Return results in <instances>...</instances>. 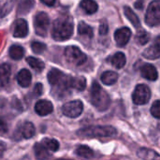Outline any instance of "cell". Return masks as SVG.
<instances>
[{
    "instance_id": "cell-9",
    "label": "cell",
    "mask_w": 160,
    "mask_h": 160,
    "mask_svg": "<svg viewBox=\"0 0 160 160\" xmlns=\"http://www.w3.org/2000/svg\"><path fill=\"white\" fill-rule=\"evenodd\" d=\"M82 110H83V105H82V102L80 100L68 102L62 108V112L64 115L70 117V118H76L80 116L81 113L82 112Z\"/></svg>"
},
{
    "instance_id": "cell-34",
    "label": "cell",
    "mask_w": 160,
    "mask_h": 160,
    "mask_svg": "<svg viewBox=\"0 0 160 160\" xmlns=\"http://www.w3.org/2000/svg\"><path fill=\"white\" fill-rule=\"evenodd\" d=\"M31 47H32V50L35 53H41L46 49V46L41 42H33Z\"/></svg>"
},
{
    "instance_id": "cell-38",
    "label": "cell",
    "mask_w": 160,
    "mask_h": 160,
    "mask_svg": "<svg viewBox=\"0 0 160 160\" xmlns=\"http://www.w3.org/2000/svg\"><path fill=\"white\" fill-rule=\"evenodd\" d=\"M135 7H136V8L142 9L143 8V0H137L135 2Z\"/></svg>"
},
{
    "instance_id": "cell-25",
    "label": "cell",
    "mask_w": 160,
    "mask_h": 160,
    "mask_svg": "<svg viewBox=\"0 0 160 160\" xmlns=\"http://www.w3.org/2000/svg\"><path fill=\"white\" fill-rule=\"evenodd\" d=\"M15 0H0V17L6 16L14 6Z\"/></svg>"
},
{
    "instance_id": "cell-29",
    "label": "cell",
    "mask_w": 160,
    "mask_h": 160,
    "mask_svg": "<svg viewBox=\"0 0 160 160\" xmlns=\"http://www.w3.org/2000/svg\"><path fill=\"white\" fill-rule=\"evenodd\" d=\"M76 154L83 158H92L94 157V151L85 145H81L76 149Z\"/></svg>"
},
{
    "instance_id": "cell-23",
    "label": "cell",
    "mask_w": 160,
    "mask_h": 160,
    "mask_svg": "<svg viewBox=\"0 0 160 160\" xmlns=\"http://www.w3.org/2000/svg\"><path fill=\"white\" fill-rule=\"evenodd\" d=\"M118 80V74L114 71H105L101 75V82L106 85H112Z\"/></svg>"
},
{
    "instance_id": "cell-20",
    "label": "cell",
    "mask_w": 160,
    "mask_h": 160,
    "mask_svg": "<svg viewBox=\"0 0 160 160\" xmlns=\"http://www.w3.org/2000/svg\"><path fill=\"white\" fill-rule=\"evenodd\" d=\"M124 12H125V15L126 17L128 19V21L133 24V26L135 28H140L141 26V22H140V20L138 18V16L136 15V13L128 6L124 7Z\"/></svg>"
},
{
    "instance_id": "cell-26",
    "label": "cell",
    "mask_w": 160,
    "mask_h": 160,
    "mask_svg": "<svg viewBox=\"0 0 160 160\" xmlns=\"http://www.w3.org/2000/svg\"><path fill=\"white\" fill-rule=\"evenodd\" d=\"M34 150H35V155L37 158L45 159V158H51V153H49V151L41 143H37L34 147Z\"/></svg>"
},
{
    "instance_id": "cell-33",
    "label": "cell",
    "mask_w": 160,
    "mask_h": 160,
    "mask_svg": "<svg viewBox=\"0 0 160 160\" xmlns=\"http://www.w3.org/2000/svg\"><path fill=\"white\" fill-rule=\"evenodd\" d=\"M151 113L155 118L160 119V100H157L153 103L151 107Z\"/></svg>"
},
{
    "instance_id": "cell-16",
    "label": "cell",
    "mask_w": 160,
    "mask_h": 160,
    "mask_svg": "<svg viewBox=\"0 0 160 160\" xmlns=\"http://www.w3.org/2000/svg\"><path fill=\"white\" fill-rule=\"evenodd\" d=\"M32 81V75L28 69H22L17 74V82L22 87H28Z\"/></svg>"
},
{
    "instance_id": "cell-12",
    "label": "cell",
    "mask_w": 160,
    "mask_h": 160,
    "mask_svg": "<svg viewBox=\"0 0 160 160\" xmlns=\"http://www.w3.org/2000/svg\"><path fill=\"white\" fill-rule=\"evenodd\" d=\"M35 111L39 116H46L52 112L53 106L48 100H39L35 106Z\"/></svg>"
},
{
    "instance_id": "cell-32",
    "label": "cell",
    "mask_w": 160,
    "mask_h": 160,
    "mask_svg": "<svg viewBox=\"0 0 160 160\" xmlns=\"http://www.w3.org/2000/svg\"><path fill=\"white\" fill-rule=\"evenodd\" d=\"M149 39H150L149 34H148L146 31L142 30V29H141V30L137 33V35H136V41H137L139 44H141V45L146 44V43L148 42Z\"/></svg>"
},
{
    "instance_id": "cell-35",
    "label": "cell",
    "mask_w": 160,
    "mask_h": 160,
    "mask_svg": "<svg viewBox=\"0 0 160 160\" xmlns=\"http://www.w3.org/2000/svg\"><path fill=\"white\" fill-rule=\"evenodd\" d=\"M42 90H43L42 84H41V83H37V84L35 85V87H34V90H33V96L36 97V98L41 96Z\"/></svg>"
},
{
    "instance_id": "cell-2",
    "label": "cell",
    "mask_w": 160,
    "mask_h": 160,
    "mask_svg": "<svg viewBox=\"0 0 160 160\" xmlns=\"http://www.w3.org/2000/svg\"><path fill=\"white\" fill-rule=\"evenodd\" d=\"M90 98L92 104L98 111H106L111 105V98L108 93L98 84V82H94L90 91Z\"/></svg>"
},
{
    "instance_id": "cell-3",
    "label": "cell",
    "mask_w": 160,
    "mask_h": 160,
    "mask_svg": "<svg viewBox=\"0 0 160 160\" xmlns=\"http://www.w3.org/2000/svg\"><path fill=\"white\" fill-rule=\"evenodd\" d=\"M77 134L82 138H109L116 136L117 131L111 126H93L80 129Z\"/></svg>"
},
{
    "instance_id": "cell-40",
    "label": "cell",
    "mask_w": 160,
    "mask_h": 160,
    "mask_svg": "<svg viewBox=\"0 0 160 160\" xmlns=\"http://www.w3.org/2000/svg\"><path fill=\"white\" fill-rule=\"evenodd\" d=\"M158 40H159V41H160V37H159V38H158Z\"/></svg>"
},
{
    "instance_id": "cell-5",
    "label": "cell",
    "mask_w": 160,
    "mask_h": 160,
    "mask_svg": "<svg viewBox=\"0 0 160 160\" xmlns=\"http://www.w3.org/2000/svg\"><path fill=\"white\" fill-rule=\"evenodd\" d=\"M145 22L151 27L160 25V0H154L148 6Z\"/></svg>"
},
{
    "instance_id": "cell-1",
    "label": "cell",
    "mask_w": 160,
    "mask_h": 160,
    "mask_svg": "<svg viewBox=\"0 0 160 160\" xmlns=\"http://www.w3.org/2000/svg\"><path fill=\"white\" fill-rule=\"evenodd\" d=\"M73 34V22L68 16L57 18L52 24V36L57 41L68 39Z\"/></svg>"
},
{
    "instance_id": "cell-22",
    "label": "cell",
    "mask_w": 160,
    "mask_h": 160,
    "mask_svg": "<svg viewBox=\"0 0 160 160\" xmlns=\"http://www.w3.org/2000/svg\"><path fill=\"white\" fill-rule=\"evenodd\" d=\"M81 8L87 14H94L98 11V6L94 0H82L81 2Z\"/></svg>"
},
{
    "instance_id": "cell-14",
    "label": "cell",
    "mask_w": 160,
    "mask_h": 160,
    "mask_svg": "<svg viewBox=\"0 0 160 160\" xmlns=\"http://www.w3.org/2000/svg\"><path fill=\"white\" fill-rule=\"evenodd\" d=\"M11 68L8 64H0V87L6 86L9 82Z\"/></svg>"
},
{
    "instance_id": "cell-39",
    "label": "cell",
    "mask_w": 160,
    "mask_h": 160,
    "mask_svg": "<svg viewBox=\"0 0 160 160\" xmlns=\"http://www.w3.org/2000/svg\"><path fill=\"white\" fill-rule=\"evenodd\" d=\"M40 1L47 6H53L55 3V0H40Z\"/></svg>"
},
{
    "instance_id": "cell-6",
    "label": "cell",
    "mask_w": 160,
    "mask_h": 160,
    "mask_svg": "<svg viewBox=\"0 0 160 160\" xmlns=\"http://www.w3.org/2000/svg\"><path fill=\"white\" fill-rule=\"evenodd\" d=\"M65 57L68 62L77 67L84 64L87 59L85 53H83L78 47L75 46H68L65 50Z\"/></svg>"
},
{
    "instance_id": "cell-8",
    "label": "cell",
    "mask_w": 160,
    "mask_h": 160,
    "mask_svg": "<svg viewBox=\"0 0 160 160\" xmlns=\"http://www.w3.org/2000/svg\"><path fill=\"white\" fill-rule=\"evenodd\" d=\"M50 21L49 17L44 12H39L36 15L34 20V27L36 33L40 37H45L49 28Z\"/></svg>"
},
{
    "instance_id": "cell-17",
    "label": "cell",
    "mask_w": 160,
    "mask_h": 160,
    "mask_svg": "<svg viewBox=\"0 0 160 160\" xmlns=\"http://www.w3.org/2000/svg\"><path fill=\"white\" fill-rule=\"evenodd\" d=\"M20 136L24 139H30L35 135V127L32 123L26 122L22 125L21 128L19 129Z\"/></svg>"
},
{
    "instance_id": "cell-30",
    "label": "cell",
    "mask_w": 160,
    "mask_h": 160,
    "mask_svg": "<svg viewBox=\"0 0 160 160\" xmlns=\"http://www.w3.org/2000/svg\"><path fill=\"white\" fill-rule=\"evenodd\" d=\"M26 62L28 63V65L33 69H35L36 71H38V72H40L44 68V67H45L44 63L41 60H39L38 58H35V57H27L26 58Z\"/></svg>"
},
{
    "instance_id": "cell-31",
    "label": "cell",
    "mask_w": 160,
    "mask_h": 160,
    "mask_svg": "<svg viewBox=\"0 0 160 160\" xmlns=\"http://www.w3.org/2000/svg\"><path fill=\"white\" fill-rule=\"evenodd\" d=\"M48 151L51 152H56L59 149V143L56 140L53 139H44L40 142Z\"/></svg>"
},
{
    "instance_id": "cell-18",
    "label": "cell",
    "mask_w": 160,
    "mask_h": 160,
    "mask_svg": "<svg viewBox=\"0 0 160 160\" xmlns=\"http://www.w3.org/2000/svg\"><path fill=\"white\" fill-rule=\"evenodd\" d=\"M138 157L142 159L146 160L160 159V156L157 152L147 148H141L138 151Z\"/></svg>"
},
{
    "instance_id": "cell-21",
    "label": "cell",
    "mask_w": 160,
    "mask_h": 160,
    "mask_svg": "<svg viewBox=\"0 0 160 160\" xmlns=\"http://www.w3.org/2000/svg\"><path fill=\"white\" fill-rule=\"evenodd\" d=\"M86 87V80L84 77H71L70 78V88L78 91H83Z\"/></svg>"
},
{
    "instance_id": "cell-7",
    "label": "cell",
    "mask_w": 160,
    "mask_h": 160,
    "mask_svg": "<svg viewBox=\"0 0 160 160\" xmlns=\"http://www.w3.org/2000/svg\"><path fill=\"white\" fill-rule=\"evenodd\" d=\"M151 98V90L145 84H139L136 86L132 95L133 102L137 105H144Z\"/></svg>"
},
{
    "instance_id": "cell-27",
    "label": "cell",
    "mask_w": 160,
    "mask_h": 160,
    "mask_svg": "<svg viewBox=\"0 0 160 160\" xmlns=\"http://www.w3.org/2000/svg\"><path fill=\"white\" fill-rule=\"evenodd\" d=\"M35 1L34 0H20L18 6V12L19 14H26L28 11L34 7Z\"/></svg>"
},
{
    "instance_id": "cell-28",
    "label": "cell",
    "mask_w": 160,
    "mask_h": 160,
    "mask_svg": "<svg viewBox=\"0 0 160 160\" xmlns=\"http://www.w3.org/2000/svg\"><path fill=\"white\" fill-rule=\"evenodd\" d=\"M78 33L81 36H84L87 38H92L94 33H93V28L88 25L87 23L81 22L78 25Z\"/></svg>"
},
{
    "instance_id": "cell-4",
    "label": "cell",
    "mask_w": 160,
    "mask_h": 160,
    "mask_svg": "<svg viewBox=\"0 0 160 160\" xmlns=\"http://www.w3.org/2000/svg\"><path fill=\"white\" fill-rule=\"evenodd\" d=\"M70 76H68L60 70L53 68L48 73V81L52 86H56L59 89L67 90L70 88Z\"/></svg>"
},
{
    "instance_id": "cell-11",
    "label": "cell",
    "mask_w": 160,
    "mask_h": 160,
    "mask_svg": "<svg viewBox=\"0 0 160 160\" xmlns=\"http://www.w3.org/2000/svg\"><path fill=\"white\" fill-rule=\"evenodd\" d=\"M140 71L142 76L149 81H157L158 78V73L157 68L151 64H145L142 66Z\"/></svg>"
},
{
    "instance_id": "cell-13",
    "label": "cell",
    "mask_w": 160,
    "mask_h": 160,
    "mask_svg": "<svg viewBox=\"0 0 160 160\" xmlns=\"http://www.w3.org/2000/svg\"><path fill=\"white\" fill-rule=\"evenodd\" d=\"M28 34V25L23 19H19L15 22L13 36L15 38H24Z\"/></svg>"
},
{
    "instance_id": "cell-19",
    "label": "cell",
    "mask_w": 160,
    "mask_h": 160,
    "mask_svg": "<svg viewBox=\"0 0 160 160\" xmlns=\"http://www.w3.org/2000/svg\"><path fill=\"white\" fill-rule=\"evenodd\" d=\"M126 62H127L126 55H125L123 52H116V53L111 58V63H112V65L114 68H118V69L123 68L125 67V65H126Z\"/></svg>"
},
{
    "instance_id": "cell-24",
    "label": "cell",
    "mask_w": 160,
    "mask_h": 160,
    "mask_svg": "<svg viewBox=\"0 0 160 160\" xmlns=\"http://www.w3.org/2000/svg\"><path fill=\"white\" fill-rule=\"evenodd\" d=\"M9 56L14 60H20L24 55V50L20 45H12L9 48Z\"/></svg>"
},
{
    "instance_id": "cell-36",
    "label": "cell",
    "mask_w": 160,
    "mask_h": 160,
    "mask_svg": "<svg viewBox=\"0 0 160 160\" xmlns=\"http://www.w3.org/2000/svg\"><path fill=\"white\" fill-rule=\"evenodd\" d=\"M108 31H109V26H108L106 21H103L99 26V34L100 35H106L108 33Z\"/></svg>"
},
{
    "instance_id": "cell-37",
    "label": "cell",
    "mask_w": 160,
    "mask_h": 160,
    "mask_svg": "<svg viewBox=\"0 0 160 160\" xmlns=\"http://www.w3.org/2000/svg\"><path fill=\"white\" fill-rule=\"evenodd\" d=\"M8 129V127L7 122L5 120H3V119H0V134L7 133Z\"/></svg>"
},
{
    "instance_id": "cell-10",
    "label": "cell",
    "mask_w": 160,
    "mask_h": 160,
    "mask_svg": "<svg viewBox=\"0 0 160 160\" xmlns=\"http://www.w3.org/2000/svg\"><path fill=\"white\" fill-rule=\"evenodd\" d=\"M131 37V31L128 27H122L115 31L114 33V38L116 41V44L119 47H123L128 44Z\"/></svg>"
},
{
    "instance_id": "cell-15",
    "label": "cell",
    "mask_w": 160,
    "mask_h": 160,
    "mask_svg": "<svg viewBox=\"0 0 160 160\" xmlns=\"http://www.w3.org/2000/svg\"><path fill=\"white\" fill-rule=\"evenodd\" d=\"M142 56L149 60H155L160 57V45L158 43L152 44L143 52Z\"/></svg>"
}]
</instances>
